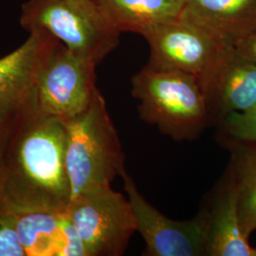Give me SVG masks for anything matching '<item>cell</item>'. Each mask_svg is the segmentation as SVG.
Instances as JSON below:
<instances>
[{
  "mask_svg": "<svg viewBox=\"0 0 256 256\" xmlns=\"http://www.w3.org/2000/svg\"><path fill=\"white\" fill-rule=\"evenodd\" d=\"M70 198L64 122L30 106L12 122L0 200L14 210H62Z\"/></svg>",
  "mask_w": 256,
  "mask_h": 256,
  "instance_id": "1",
  "label": "cell"
},
{
  "mask_svg": "<svg viewBox=\"0 0 256 256\" xmlns=\"http://www.w3.org/2000/svg\"><path fill=\"white\" fill-rule=\"evenodd\" d=\"M140 117L174 140H191L206 128L212 110L192 74L147 64L132 78Z\"/></svg>",
  "mask_w": 256,
  "mask_h": 256,
  "instance_id": "2",
  "label": "cell"
},
{
  "mask_svg": "<svg viewBox=\"0 0 256 256\" xmlns=\"http://www.w3.org/2000/svg\"><path fill=\"white\" fill-rule=\"evenodd\" d=\"M64 122L72 198L92 188L110 185L126 171L119 136L100 90L86 110Z\"/></svg>",
  "mask_w": 256,
  "mask_h": 256,
  "instance_id": "3",
  "label": "cell"
},
{
  "mask_svg": "<svg viewBox=\"0 0 256 256\" xmlns=\"http://www.w3.org/2000/svg\"><path fill=\"white\" fill-rule=\"evenodd\" d=\"M20 23L28 32H45L96 66L119 44L120 32L94 0H28Z\"/></svg>",
  "mask_w": 256,
  "mask_h": 256,
  "instance_id": "4",
  "label": "cell"
},
{
  "mask_svg": "<svg viewBox=\"0 0 256 256\" xmlns=\"http://www.w3.org/2000/svg\"><path fill=\"white\" fill-rule=\"evenodd\" d=\"M68 214L82 241L86 256H120L137 232L130 202L110 185L72 198Z\"/></svg>",
  "mask_w": 256,
  "mask_h": 256,
  "instance_id": "5",
  "label": "cell"
},
{
  "mask_svg": "<svg viewBox=\"0 0 256 256\" xmlns=\"http://www.w3.org/2000/svg\"><path fill=\"white\" fill-rule=\"evenodd\" d=\"M95 68L55 39L37 78V110L63 122L82 113L99 92Z\"/></svg>",
  "mask_w": 256,
  "mask_h": 256,
  "instance_id": "6",
  "label": "cell"
},
{
  "mask_svg": "<svg viewBox=\"0 0 256 256\" xmlns=\"http://www.w3.org/2000/svg\"><path fill=\"white\" fill-rule=\"evenodd\" d=\"M120 176L124 182L137 230L146 244L144 256H207L208 212L191 220H170L146 202L126 171Z\"/></svg>",
  "mask_w": 256,
  "mask_h": 256,
  "instance_id": "7",
  "label": "cell"
},
{
  "mask_svg": "<svg viewBox=\"0 0 256 256\" xmlns=\"http://www.w3.org/2000/svg\"><path fill=\"white\" fill-rule=\"evenodd\" d=\"M140 34L150 46L148 66L192 74L200 81L209 74L224 48L182 16L150 26Z\"/></svg>",
  "mask_w": 256,
  "mask_h": 256,
  "instance_id": "8",
  "label": "cell"
},
{
  "mask_svg": "<svg viewBox=\"0 0 256 256\" xmlns=\"http://www.w3.org/2000/svg\"><path fill=\"white\" fill-rule=\"evenodd\" d=\"M54 38L30 32L27 40L0 59V120H12L36 104L37 78Z\"/></svg>",
  "mask_w": 256,
  "mask_h": 256,
  "instance_id": "9",
  "label": "cell"
},
{
  "mask_svg": "<svg viewBox=\"0 0 256 256\" xmlns=\"http://www.w3.org/2000/svg\"><path fill=\"white\" fill-rule=\"evenodd\" d=\"M200 82L210 108L221 116L242 113L256 104V64L234 48H224L209 74Z\"/></svg>",
  "mask_w": 256,
  "mask_h": 256,
  "instance_id": "10",
  "label": "cell"
},
{
  "mask_svg": "<svg viewBox=\"0 0 256 256\" xmlns=\"http://www.w3.org/2000/svg\"><path fill=\"white\" fill-rule=\"evenodd\" d=\"M10 209L26 256H86L68 209Z\"/></svg>",
  "mask_w": 256,
  "mask_h": 256,
  "instance_id": "11",
  "label": "cell"
},
{
  "mask_svg": "<svg viewBox=\"0 0 256 256\" xmlns=\"http://www.w3.org/2000/svg\"><path fill=\"white\" fill-rule=\"evenodd\" d=\"M180 16L220 46L232 48L256 28V0H184Z\"/></svg>",
  "mask_w": 256,
  "mask_h": 256,
  "instance_id": "12",
  "label": "cell"
},
{
  "mask_svg": "<svg viewBox=\"0 0 256 256\" xmlns=\"http://www.w3.org/2000/svg\"><path fill=\"white\" fill-rule=\"evenodd\" d=\"M208 212L207 256H256L242 229L236 185L230 173Z\"/></svg>",
  "mask_w": 256,
  "mask_h": 256,
  "instance_id": "13",
  "label": "cell"
},
{
  "mask_svg": "<svg viewBox=\"0 0 256 256\" xmlns=\"http://www.w3.org/2000/svg\"><path fill=\"white\" fill-rule=\"evenodd\" d=\"M120 32L147 28L182 16L184 0H94Z\"/></svg>",
  "mask_w": 256,
  "mask_h": 256,
  "instance_id": "14",
  "label": "cell"
},
{
  "mask_svg": "<svg viewBox=\"0 0 256 256\" xmlns=\"http://www.w3.org/2000/svg\"><path fill=\"white\" fill-rule=\"evenodd\" d=\"M238 194V212L248 236L256 230V147L238 153L232 170Z\"/></svg>",
  "mask_w": 256,
  "mask_h": 256,
  "instance_id": "15",
  "label": "cell"
},
{
  "mask_svg": "<svg viewBox=\"0 0 256 256\" xmlns=\"http://www.w3.org/2000/svg\"><path fill=\"white\" fill-rule=\"evenodd\" d=\"M223 128L234 140L256 144V104L246 112L224 115Z\"/></svg>",
  "mask_w": 256,
  "mask_h": 256,
  "instance_id": "16",
  "label": "cell"
},
{
  "mask_svg": "<svg viewBox=\"0 0 256 256\" xmlns=\"http://www.w3.org/2000/svg\"><path fill=\"white\" fill-rule=\"evenodd\" d=\"M0 256H26L9 207L0 200Z\"/></svg>",
  "mask_w": 256,
  "mask_h": 256,
  "instance_id": "17",
  "label": "cell"
},
{
  "mask_svg": "<svg viewBox=\"0 0 256 256\" xmlns=\"http://www.w3.org/2000/svg\"><path fill=\"white\" fill-rule=\"evenodd\" d=\"M238 54L256 64V28L232 46Z\"/></svg>",
  "mask_w": 256,
  "mask_h": 256,
  "instance_id": "18",
  "label": "cell"
},
{
  "mask_svg": "<svg viewBox=\"0 0 256 256\" xmlns=\"http://www.w3.org/2000/svg\"><path fill=\"white\" fill-rule=\"evenodd\" d=\"M14 120H0V174H1V169H2L5 148H6V144H7V142H8L12 122Z\"/></svg>",
  "mask_w": 256,
  "mask_h": 256,
  "instance_id": "19",
  "label": "cell"
},
{
  "mask_svg": "<svg viewBox=\"0 0 256 256\" xmlns=\"http://www.w3.org/2000/svg\"></svg>",
  "mask_w": 256,
  "mask_h": 256,
  "instance_id": "20",
  "label": "cell"
}]
</instances>
